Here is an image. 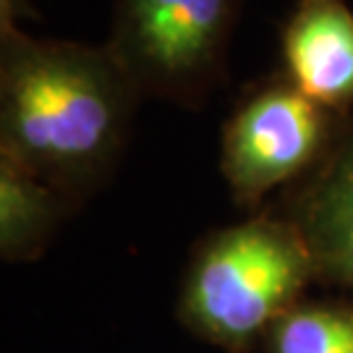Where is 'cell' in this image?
I'll return each mask as SVG.
<instances>
[{"instance_id": "cell-1", "label": "cell", "mask_w": 353, "mask_h": 353, "mask_svg": "<svg viewBox=\"0 0 353 353\" xmlns=\"http://www.w3.org/2000/svg\"><path fill=\"white\" fill-rule=\"evenodd\" d=\"M0 154L74 207L113 173L141 94L108 50L0 32Z\"/></svg>"}, {"instance_id": "cell-2", "label": "cell", "mask_w": 353, "mask_h": 353, "mask_svg": "<svg viewBox=\"0 0 353 353\" xmlns=\"http://www.w3.org/2000/svg\"><path fill=\"white\" fill-rule=\"evenodd\" d=\"M314 278L299 225L256 214L202 241L181 285L178 319L220 351L254 353Z\"/></svg>"}, {"instance_id": "cell-3", "label": "cell", "mask_w": 353, "mask_h": 353, "mask_svg": "<svg viewBox=\"0 0 353 353\" xmlns=\"http://www.w3.org/2000/svg\"><path fill=\"white\" fill-rule=\"evenodd\" d=\"M241 0H115L108 50L141 97L199 108L228 68Z\"/></svg>"}, {"instance_id": "cell-4", "label": "cell", "mask_w": 353, "mask_h": 353, "mask_svg": "<svg viewBox=\"0 0 353 353\" xmlns=\"http://www.w3.org/2000/svg\"><path fill=\"white\" fill-rule=\"evenodd\" d=\"M332 118L288 79L252 94L223 131L220 170L233 199L254 207L309 170L327 150Z\"/></svg>"}, {"instance_id": "cell-5", "label": "cell", "mask_w": 353, "mask_h": 353, "mask_svg": "<svg viewBox=\"0 0 353 353\" xmlns=\"http://www.w3.org/2000/svg\"><path fill=\"white\" fill-rule=\"evenodd\" d=\"M288 81L330 113L353 105V11L345 0H299L283 32Z\"/></svg>"}, {"instance_id": "cell-6", "label": "cell", "mask_w": 353, "mask_h": 353, "mask_svg": "<svg viewBox=\"0 0 353 353\" xmlns=\"http://www.w3.org/2000/svg\"><path fill=\"white\" fill-rule=\"evenodd\" d=\"M290 220L309 243L316 278L353 299V139L301 191Z\"/></svg>"}, {"instance_id": "cell-7", "label": "cell", "mask_w": 353, "mask_h": 353, "mask_svg": "<svg viewBox=\"0 0 353 353\" xmlns=\"http://www.w3.org/2000/svg\"><path fill=\"white\" fill-rule=\"evenodd\" d=\"M68 207L52 186L0 154V254L6 262L37 259Z\"/></svg>"}, {"instance_id": "cell-8", "label": "cell", "mask_w": 353, "mask_h": 353, "mask_svg": "<svg viewBox=\"0 0 353 353\" xmlns=\"http://www.w3.org/2000/svg\"><path fill=\"white\" fill-rule=\"evenodd\" d=\"M262 353H353V299L299 301L270 327Z\"/></svg>"}]
</instances>
